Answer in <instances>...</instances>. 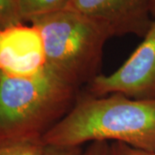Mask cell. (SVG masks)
Wrapping results in <instances>:
<instances>
[{"mask_svg":"<svg viewBox=\"0 0 155 155\" xmlns=\"http://www.w3.org/2000/svg\"><path fill=\"white\" fill-rule=\"evenodd\" d=\"M41 140L44 145L56 147L122 142L154 153L155 99L79 95L70 111Z\"/></svg>","mask_w":155,"mask_h":155,"instance_id":"1","label":"cell"},{"mask_svg":"<svg viewBox=\"0 0 155 155\" xmlns=\"http://www.w3.org/2000/svg\"><path fill=\"white\" fill-rule=\"evenodd\" d=\"M70 0H16L19 16L22 22L67 9Z\"/></svg>","mask_w":155,"mask_h":155,"instance_id":"7","label":"cell"},{"mask_svg":"<svg viewBox=\"0 0 155 155\" xmlns=\"http://www.w3.org/2000/svg\"><path fill=\"white\" fill-rule=\"evenodd\" d=\"M110 155H154V153L135 148L122 142H111Z\"/></svg>","mask_w":155,"mask_h":155,"instance_id":"10","label":"cell"},{"mask_svg":"<svg viewBox=\"0 0 155 155\" xmlns=\"http://www.w3.org/2000/svg\"><path fill=\"white\" fill-rule=\"evenodd\" d=\"M151 0H70L73 10L102 23L112 36L134 35L144 37L153 18Z\"/></svg>","mask_w":155,"mask_h":155,"instance_id":"5","label":"cell"},{"mask_svg":"<svg viewBox=\"0 0 155 155\" xmlns=\"http://www.w3.org/2000/svg\"><path fill=\"white\" fill-rule=\"evenodd\" d=\"M79 88L48 67L31 77L0 73V141L41 139L76 103Z\"/></svg>","mask_w":155,"mask_h":155,"instance_id":"2","label":"cell"},{"mask_svg":"<svg viewBox=\"0 0 155 155\" xmlns=\"http://www.w3.org/2000/svg\"><path fill=\"white\" fill-rule=\"evenodd\" d=\"M30 22L41 35L46 67L58 77L80 89L99 75L104 45L112 37L104 25L70 9Z\"/></svg>","mask_w":155,"mask_h":155,"instance_id":"3","label":"cell"},{"mask_svg":"<svg viewBox=\"0 0 155 155\" xmlns=\"http://www.w3.org/2000/svg\"><path fill=\"white\" fill-rule=\"evenodd\" d=\"M154 155H155V151H154Z\"/></svg>","mask_w":155,"mask_h":155,"instance_id":"14","label":"cell"},{"mask_svg":"<svg viewBox=\"0 0 155 155\" xmlns=\"http://www.w3.org/2000/svg\"><path fill=\"white\" fill-rule=\"evenodd\" d=\"M82 147H56L45 145L43 155H83Z\"/></svg>","mask_w":155,"mask_h":155,"instance_id":"11","label":"cell"},{"mask_svg":"<svg viewBox=\"0 0 155 155\" xmlns=\"http://www.w3.org/2000/svg\"><path fill=\"white\" fill-rule=\"evenodd\" d=\"M150 10H151V15L153 19H155V0H151L150 5Z\"/></svg>","mask_w":155,"mask_h":155,"instance_id":"13","label":"cell"},{"mask_svg":"<svg viewBox=\"0 0 155 155\" xmlns=\"http://www.w3.org/2000/svg\"><path fill=\"white\" fill-rule=\"evenodd\" d=\"M44 150L41 139L0 141V155H43Z\"/></svg>","mask_w":155,"mask_h":155,"instance_id":"8","label":"cell"},{"mask_svg":"<svg viewBox=\"0 0 155 155\" xmlns=\"http://www.w3.org/2000/svg\"><path fill=\"white\" fill-rule=\"evenodd\" d=\"M88 94L155 99V19L141 43L121 67L109 75L99 74L88 84Z\"/></svg>","mask_w":155,"mask_h":155,"instance_id":"4","label":"cell"},{"mask_svg":"<svg viewBox=\"0 0 155 155\" xmlns=\"http://www.w3.org/2000/svg\"><path fill=\"white\" fill-rule=\"evenodd\" d=\"M22 22L16 0H0V29Z\"/></svg>","mask_w":155,"mask_h":155,"instance_id":"9","label":"cell"},{"mask_svg":"<svg viewBox=\"0 0 155 155\" xmlns=\"http://www.w3.org/2000/svg\"><path fill=\"white\" fill-rule=\"evenodd\" d=\"M110 143L108 141H95L90 143L83 155H110Z\"/></svg>","mask_w":155,"mask_h":155,"instance_id":"12","label":"cell"},{"mask_svg":"<svg viewBox=\"0 0 155 155\" xmlns=\"http://www.w3.org/2000/svg\"><path fill=\"white\" fill-rule=\"evenodd\" d=\"M45 67L44 44L35 26L22 22L0 29V73L31 77Z\"/></svg>","mask_w":155,"mask_h":155,"instance_id":"6","label":"cell"}]
</instances>
